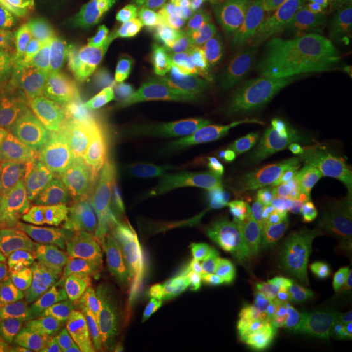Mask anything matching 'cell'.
<instances>
[{"mask_svg":"<svg viewBox=\"0 0 352 352\" xmlns=\"http://www.w3.org/2000/svg\"><path fill=\"white\" fill-rule=\"evenodd\" d=\"M87 189L123 213L160 193L151 164L119 142L98 145Z\"/></svg>","mask_w":352,"mask_h":352,"instance_id":"obj_6","label":"cell"},{"mask_svg":"<svg viewBox=\"0 0 352 352\" xmlns=\"http://www.w3.org/2000/svg\"><path fill=\"white\" fill-rule=\"evenodd\" d=\"M76 314L77 305L47 289L23 265H16L0 289V324L23 322L55 327Z\"/></svg>","mask_w":352,"mask_h":352,"instance_id":"obj_10","label":"cell"},{"mask_svg":"<svg viewBox=\"0 0 352 352\" xmlns=\"http://www.w3.org/2000/svg\"><path fill=\"white\" fill-rule=\"evenodd\" d=\"M20 265L42 285L74 305L82 300L103 267L59 215L38 234Z\"/></svg>","mask_w":352,"mask_h":352,"instance_id":"obj_3","label":"cell"},{"mask_svg":"<svg viewBox=\"0 0 352 352\" xmlns=\"http://www.w3.org/2000/svg\"><path fill=\"white\" fill-rule=\"evenodd\" d=\"M344 334L314 331L294 327H266L258 331L256 343L264 352H327Z\"/></svg>","mask_w":352,"mask_h":352,"instance_id":"obj_19","label":"cell"},{"mask_svg":"<svg viewBox=\"0 0 352 352\" xmlns=\"http://www.w3.org/2000/svg\"><path fill=\"white\" fill-rule=\"evenodd\" d=\"M215 286L213 273L199 247L190 253L175 298L166 317L192 346L206 334L213 322Z\"/></svg>","mask_w":352,"mask_h":352,"instance_id":"obj_11","label":"cell"},{"mask_svg":"<svg viewBox=\"0 0 352 352\" xmlns=\"http://www.w3.org/2000/svg\"><path fill=\"white\" fill-rule=\"evenodd\" d=\"M302 123L311 149L324 154L338 145L346 128L338 103L329 91L308 87L304 91Z\"/></svg>","mask_w":352,"mask_h":352,"instance_id":"obj_13","label":"cell"},{"mask_svg":"<svg viewBox=\"0 0 352 352\" xmlns=\"http://www.w3.org/2000/svg\"><path fill=\"white\" fill-rule=\"evenodd\" d=\"M135 104L136 90L129 81L111 72L104 77L100 90V144L119 142L126 135Z\"/></svg>","mask_w":352,"mask_h":352,"instance_id":"obj_14","label":"cell"},{"mask_svg":"<svg viewBox=\"0 0 352 352\" xmlns=\"http://www.w3.org/2000/svg\"><path fill=\"white\" fill-rule=\"evenodd\" d=\"M327 352H352V347H340V349H329Z\"/></svg>","mask_w":352,"mask_h":352,"instance_id":"obj_48","label":"cell"},{"mask_svg":"<svg viewBox=\"0 0 352 352\" xmlns=\"http://www.w3.org/2000/svg\"><path fill=\"white\" fill-rule=\"evenodd\" d=\"M317 29V28H316ZM322 42V50L338 52L342 56L352 59V29H317Z\"/></svg>","mask_w":352,"mask_h":352,"instance_id":"obj_38","label":"cell"},{"mask_svg":"<svg viewBox=\"0 0 352 352\" xmlns=\"http://www.w3.org/2000/svg\"><path fill=\"white\" fill-rule=\"evenodd\" d=\"M30 102L26 111L28 128L37 126L49 109L54 91L63 78V65L54 47L42 51L28 65Z\"/></svg>","mask_w":352,"mask_h":352,"instance_id":"obj_18","label":"cell"},{"mask_svg":"<svg viewBox=\"0 0 352 352\" xmlns=\"http://www.w3.org/2000/svg\"><path fill=\"white\" fill-rule=\"evenodd\" d=\"M188 166L197 177L225 173L230 168L226 155L221 146L212 139L196 141L188 154Z\"/></svg>","mask_w":352,"mask_h":352,"instance_id":"obj_34","label":"cell"},{"mask_svg":"<svg viewBox=\"0 0 352 352\" xmlns=\"http://www.w3.org/2000/svg\"><path fill=\"white\" fill-rule=\"evenodd\" d=\"M298 201L352 202V177L342 175L321 155H304L286 164L277 179L232 210V215H250Z\"/></svg>","mask_w":352,"mask_h":352,"instance_id":"obj_5","label":"cell"},{"mask_svg":"<svg viewBox=\"0 0 352 352\" xmlns=\"http://www.w3.org/2000/svg\"><path fill=\"white\" fill-rule=\"evenodd\" d=\"M340 3H342L343 6H346V7H347L350 3H352V0H340Z\"/></svg>","mask_w":352,"mask_h":352,"instance_id":"obj_49","label":"cell"},{"mask_svg":"<svg viewBox=\"0 0 352 352\" xmlns=\"http://www.w3.org/2000/svg\"><path fill=\"white\" fill-rule=\"evenodd\" d=\"M347 8H349V10H350V11H351L352 13V3H350V4L347 6Z\"/></svg>","mask_w":352,"mask_h":352,"instance_id":"obj_50","label":"cell"},{"mask_svg":"<svg viewBox=\"0 0 352 352\" xmlns=\"http://www.w3.org/2000/svg\"><path fill=\"white\" fill-rule=\"evenodd\" d=\"M167 208L161 193H158L139 208L124 213L131 226V236L160 244L190 239Z\"/></svg>","mask_w":352,"mask_h":352,"instance_id":"obj_16","label":"cell"},{"mask_svg":"<svg viewBox=\"0 0 352 352\" xmlns=\"http://www.w3.org/2000/svg\"><path fill=\"white\" fill-rule=\"evenodd\" d=\"M231 78L226 64L217 71L210 88L200 94L168 91L158 101L160 140L153 158L168 164L186 148L209 113L221 87Z\"/></svg>","mask_w":352,"mask_h":352,"instance_id":"obj_9","label":"cell"},{"mask_svg":"<svg viewBox=\"0 0 352 352\" xmlns=\"http://www.w3.org/2000/svg\"><path fill=\"white\" fill-rule=\"evenodd\" d=\"M277 272H296L321 276L352 274V243L300 251L277 252L269 260Z\"/></svg>","mask_w":352,"mask_h":352,"instance_id":"obj_15","label":"cell"},{"mask_svg":"<svg viewBox=\"0 0 352 352\" xmlns=\"http://www.w3.org/2000/svg\"><path fill=\"white\" fill-rule=\"evenodd\" d=\"M338 109H340V118L344 128L352 132V106H344L338 103Z\"/></svg>","mask_w":352,"mask_h":352,"instance_id":"obj_46","label":"cell"},{"mask_svg":"<svg viewBox=\"0 0 352 352\" xmlns=\"http://www.w3.org/2000/svg\"><path fill=\"white\" fill-rule=\"evenodd\" d=\"M87 89L88 87H85L84 84H81L74 77L68 75L63 77L54 91L49 109L45 113L43 119L41 120L39 124L32 126L29 129H34V128L50 129V128L59 126L60 122L63 120L65 113H68L76 102L82 97V94L87 91Z\"/></svg>","mask_w":352,"mask_h":352,"instance_id":"obj_32","label":"cell"},{"mask_svg":"<svg viewBox=\"0 0 352 352\" xmlns=\"http://www.w3.org/2000/svg\"><path fill=\"white\" fill-rule=\"evenodd\" d=\"M350 28L352 29V16H351V23H350Z\"/></svg>","mask_w":352,"mask_h":352,"instance_id":"obj_51","label":"cell"},{"mask_svg":"<svg viewBox=\"0 0 352 352\" xmlns=\"http://www.w3.org/2000/svg\"><path fill=\"white\" fill-rule=\"evenodd\" d=\"M217 67L218 60L212 51H200L192 69L177 77L175 90L189 94L204 93L213 84L214 77L217 75Z\"/></svg>","mask_w":352,"mask_h":352,"instance_id":"obj_36","label":"cell"},{"mask_svg":"<svg viewBox=\"0 0 352 352\" xmlns=\"http://www.w3.org/2000/svg\"><path fill=\"white\" fill-rule=\"evenodd\" d=\"M334 0H291L286 12L305 21L324 16Z\"/></svg>","mask_w":352,"mask_h":352,"instance_id":"obj_42","label":"cell"},{"mask_svg":"<svg viewBox=\"0 0 352 352\" xmlns=\"http://www.w3.org/2000/svg\"><path fill=\"white\" fill-rule=\"evenodd\" d=\"M277 30V13L272 10H254L253 12L243 17L232 29V39L248 46L265 38L273 37Z\"/></svg>","mask_w":352,"mask_h":352,"instance_id":"obj_35","label":"cell"},{"mask_svg":"<svg viewBox=\"0 0 352 352\" xmlns=\"http://www.w3.org/2000/svg\"><path fill=\"white\" fill-rule=\"evenodd\" d=\"M228 197L230 188L226 174L219 173L208 176L201 184L167 209L176 221H189L212 210Z\"/></svg>","mask_w":352,"mask_h":352,"instance_id":"obj_20","label":"cell"},{"mask_svg":"<svg viewBox=\"0 0 352 352\" xmlns=\"http://www.w3.org/2000/svg\"><path fill=\"white\" fill-rule=\"evenodd\" d=\"M334 298L337 300H352V280L340 285L334 291Z\"/></svg>","mask_w":352,"mask_h":352,"instance_id":"obj_45","label":"cell"},{"mask_svg":"<svg viewBox=\"0 0 352 352\" xmlns=\"http://www.w3.org/2000/svg\"><path fill=\"white\" fill-rule=\"evenodd\" d=\"M291 0H266V6L274 13L286 12Z\"/></svg>","mask_w":352,"mask_h":352,"instance_id":"obj_47","label":"cell"},{"mask_svg":"<svg viewBox=\"0 0 352 352\" xmlns=\"http://www.w3.org/2000/svg\"><path fill=\"white\" fill-rule=\"evenodd\" d=\"M199 352H231L230 333L223 322L214 320L204 336V342Z\"/></svg>","mask_w":352,"mask_h":352,"instance_id":"obj_41","label":"cell"},{"mask_svg":"<svg viewBox=\"0 0 352 352\" xmlns=\"http://www.w3.org/2000/svg\"><path fill=\"white\" fill-rule=\"evenodd\" d=\"M196 247L192 239L160 244L131 236L120 263L135 278L151 315H166Z\"/></svg>","mask_w":352,"mask_h":352,"instance_id":"obj_7","label":"cell"},{"mask_svg":"<svg viewBox=\"0 0 352 352\" xmlns=\"http://www.w3.org/2000/svg\"><path fill=\"white\" fill-rule=\"evenodd\" d=\"M26 109L0 96V164L19 158L28 138Z\"/></svg>","mask_w":352,"mask_h":352,"instance_id":"obj_24","label":"cell"},{"mask_svg":"<svg viewBox=\"0 0 352 352\" xmlns=\"http://www.w3.org/2000/svg\"><path fill=\"white\" fill-rule=\"evenodd\" d=\"M208 26L195 11V0H182L164 13L160 24L146 38V49L167 56H176L193 49Z\"/></svg>","mask_w":352,"mask_h":352,"instance_id":"obj_12","label":"cell"},{"mask_svg":"<svg viewBox=\"0 0 352 352\" xmlns=\"http://www.w3.org/2000/svg\"><path fill=\"white\" fill-rule=\"evenodd\" d=\"M286 49L277 37H269L248 45L239 56L226 64L230 77L256 76L272 72L282 62Z\"/></svg>","mask_w":352,"mask_h":352,"instance_id":"obj_23","label":"cell"},{"mask_svg":"<svg viewBox=\"0 0 352 352\" xmlns=\"http://www.w3.org/2000/svg\"><path fill=\"white\" fill-rule=\"evenodd\" d=\"M14 3L32 16L41 17H67L68 0H14Z\"/></svg>","mask_w":352,"mask_h":352,"instance_id":"obj_39","label":"cell"},{"mask_svg":"<svg viewBox=\"0 0 352 352\" xmlns=\"http://www.w3.org/2000/svg\"><path fill=\"white\" fill-rule=\"evenodd\" d=\"M102 82L103 81L90 85L58 126L96 148H98L100 144V90Z\"/></svg>","mask_w":352,"mask_h":352,"instance_id":"obj_22","label":"cell"},{"mask_svg":"<svg viewBox=\"0 0 352 352\" xmlns=\"http://www.w3.org/2000/svg\"><path fill=\"white\" fill-rule=\"evenodd\" d=\"M33 32L0 7V58L19 60L34 47Z\"/></svg>","mask_w":352,"mask_h":352,"instance_id":"obj_31","label":"cell"},{"mask_svg":"<svg viewBox=\"0 0 352 352\" xmlns=\"http://www.w3.org/2000/svg\"><path fill=\"white\" fill-rule=\"evenodd\" d=\"M49 352H109L77 314L67 322L54 327V338Z\"/></svg>","mask_w":352,"mask_h":352,"instance_id":"obj_29","label":"cell"},{"mask_svg":"<svg viewBox=\"0 0 352 352\" xmlns=\"http://www.w3.org/2000/svg\"><path fill=\"white\" fill-rule=\"evenodd\" d=\"M279 41L286 51L299 58H309L314 52L322 50V42L316 26L294 14L283 12L277 21Z\"/></svg>","mask_w":352,"mask_h":352,"instance_id":"obj_28","label":"cell"},{"mask_svg":"<svg viewBox=\"0 0 352 352\" xmlns=\"http://www.w3.org/2000/svg\"><path fill=\"white\" fill-rule=\"evenodd\" d=\"M307 59H309V78L327 89L331 96L338 94L352 80V59H347L336 51H316Z\"/></svg>","mask_w":352,"mask_h":352,"instance_id":"obj_25","label":"cell"},{"mask_svg":"<svg viewBox=\"0 0 352 352\" xmlns=\"http://www.w3.org/2000/svg\"><path fill=\"white\" fill-rule=\"evenodd\" d=\"M338 149L331 153L320 154L322 160L334 167L342 175L352 177V132L344 131L342 139L338 142Z\"/></svg>","mask_w":352,"mask_h":352,"instance_id":"obj_40","label":"cell"},{"mask_svg":"<svg viewBox=\"0 0 352 352\" xmlns=\"http://www.w3.org/2000/svg\"><path fill=\"white\" fill-rule=\"evenodd\" d=\"M58 215L50 187L20 157L0 164V253L20 264L33 240Z\"/></svg>","mask_w":352,"mask_h":352,"instance_id":"obj_2","label":"cell"},{"mask_svg":"<svg viewBox=\"0 0 352 352\" xmlns=\"http://www.w3.org/2000/svg\"><path fill=\"white\" fill-rule=\"evenodd\" d=\"M267 120L258 113L248 111L239 118L231 138L228 162L231 166L247 164L260 151Z\"/></svg>","mask_w":352,"mask_h":352,"instance_id":"obj_26","label":"cell"},{"mask_svg":"<svg viewBox=\"0 0 352 352\" xmlns=\"http://www.w3.org/2000/svg\"><path fill=\"white\" fill-rule=\"evenodd\" d=\"M334 98V101L340 104H344V106H352V80L342 89L338 94L331 96Z\"/></svg>","mask_w":352,"mask_h":352,"instance_id":"obj_44","label":"cell"},{"mask_svg":"<svg viewBox=\"0 0 352 352\" xmlns=\"http://www.w3.org/2000/svg\"><path fill=\"white\" fill-rule=\"evenodd\" d=\"M226 176H228L230 193L240 201H245L258 195L269 184L265 171L247 164L230 166Z\"/></svg>","mask_w":352,"mask_h":352,"instance_id":"obj_37","label":"cell"},{"mask_svg":"<svg viewBox=\"0 0 352 352\" xmlns=\"http://www.w3.org/2000/svg\"><path fill=\"white\" fill-rule=\"evenodd\" d=\"M160 98L151 89L136 90V131L141 142L151 153V157L157 151L160 140V118H158Z\"/></svg>","mask_w":352,"mask_h":352,"instance_id":"obj_30","label":"cell"},{"mask_svg":"<svg viewBox=\"0 0 352 352\" xmlns=\"http://www.w3.org/2000/svg\"><path fill=\"white\" fill-rule=\"evenodd\" d=\"M0 96L21 104L28 111L30 84L25 64L20 60L0 58Z\"/></svg>","mask_w":352,"mask_h":352,"instance_id":"obj_33","label":"cell"},{"mask_svg":"<svg viewBox=\"0 0 352 352\" xmlns=\"http://www.w3.org/2000/svg\"><path fill=\"white\" fill-rule=\"evenodd\" d=\"M97 148L63 128L28 131L21 162L50 187L56 199L87 190L89 170Z\"/></svg>","mask_w":352,"mask_h":352,"instance_id":"obj_4","label":"cell"},{"mask_svg":"<svg viewBox=\"0 0 352 352\" xmlns=\"http://www.w3.org/2000/svg\"><path fill=\"white\" fill-rule=\"evenodd\" d=\"M54 49L63 71L85 87L101 82L110 74V65L101 50L87 38H65Z\"/></svg>","mask_w":352,"mask_h":352,"instance_id":"obj_17","label":"cell"},{"mask_svg":"<svg viewBox=\"0 0 352 352\" xmlns=\"http://www.w3.org/2000/svg\"><path fill=\"white\" fill-rule=\"evenodd\" d=\"M16 263L11 260L10 257H7L6 254L0 253V289L3 286V283L7 280V278L11 276L13 269L16 267Z\"/></svg>","mask_w":352,"mask_h":352,"instance_id":"obj_43","label":"cell"},{"mask_svg":"<svg viewBox=\"0 0 352 352\" xmlns=\"http://www.w3.org/2000/svg\"><path fill=\"white\" fill-rule=\"evenodd\" d=\"M54 327L6 322L0 324V352H49Z\"/></svg>","mask_w":352,"mask_h":352,"instance_id":"obj_27","label":"cell"},{"mask_svg":"<svg viewBox=\"0 0 352 352\" xmlns=\"http://www.w3.org/2000/svg\"><path fill=\"white\" fill-rule=\"evenodd\" d=\"M81 322L109 352H123L144 329L151 312L136 280L120 261L103 264L101 274L77 305Z\"/></svg>","mask_w":352,"mask_h":352,"instance_id":"obj_1","label":"cell"},{"mask_svg":"<svg viewBox=\"0 0 352 352\" xmlns=\"http://www.w3.org/2000/svg\"><path fill=\"white\" fill-rule=\"evenodd\" d=\"M196 349L171 325L166 315L153 314L123 352H196Z\"/></svg>","mask_w":352,"mask_h":352,"instance_id":"obj_21","label":"cell"},{"mask_svg":"<svg viewBox=\"0 0 352 352\" xmlns=\"http://www.w3.org/2000/svg\"><path fill=\"white\" fill-rule=\"evenodd\" d=\"M56 210L93 258L101 264L120 261L131 240L126 214L87 192L56 199Z\"/></svg>","mask_w":352,"mask_h":352,"instance_id":"obj_8","label":"cell"}]
</instances>
